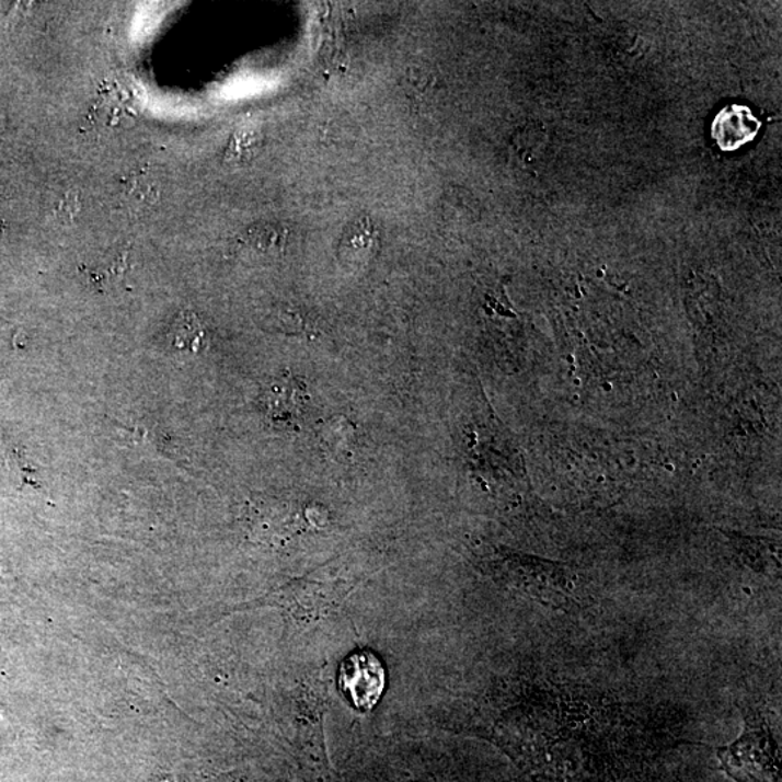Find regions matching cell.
<instances>
[{"mask_svg":"<svg viewBox=\"0 0 782 782\" xmlns=\"http://www.w3.org/2000/svg\"><path fill=\"white\" fill-rule=\"evenodd\" d=\"M722 770L736 782H780L779 748L766 717L745 712V729L732 745L717 749Z\"/></svg>","mask_w":782,"mask_h":782,"instance_id":"cell-1","label":"cell"},{"mask_svg":"<svg viewBox=\"0 0 782 782\" xmlns=\"http://www.w3.org/2000/svg\"><path fill=\"white\" fill-rule=\"evenodd\" d=\"M383 664L371 652L349 656L340 672V686L350 703L359 710L375 708L384 690Z\"/></svg>","mask_w":782,"mask_h":782,"instance_id":"cell-2","label":"cell"},{"mask_svg":"<svg viewBox=\"0 0 782 782\" xmlns=\"http://www.w3.org/2000/svg\"><path fill=\"white\" fill-rule=\"evenodd\" d=\"M308 394L302 384L291 377H280L269 384L264 394L265 411L277 424L296 425L303 415Z\"/></svg>","mask_w":782,"mask_h":782,"instance_id":"cell-3","label":"cell"},{"mask_svg":"<svg viewBox=\"0 0 782 782\" xmlns=\"http://www.w3.org/2000/svg\"><path fill=\"white\" fill-rule=\"evenodd\" d=\"M321 438L336 456H348L353 449L354 428L344 419L325 422L321 428Z\"/></svg>","mask_w":782,"mask_h":782,"instance_id":"cell-4","label":"cell"},{"mask_svg":"<svg viewBox=\"0 0 782 782\" xmlns=\"http://www.w3.org/2000/svg\"><path fill=\"white\" fill-rule=\"evenodd\" d=\"M173 335L174 344L179 348L191 349L193 353H197L200 349L205 340L204 327L193 314H187V317H183L175 322Z\"/></svg>","mask_w":782,"mask_h":782,"instance_id":"cell-5","label":"cell"}]
</instances>
